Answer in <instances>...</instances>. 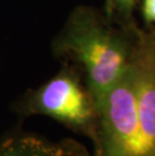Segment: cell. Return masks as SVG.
<instances>
[{
	"mask_svg": "<svg viewBox=\"0 0 155 156\" xmlns=\"http://www.w3.org/2000/svg\"><path fill=\"white\" fill-rule=\"evenodd\" d=\"M130 65L136 82L144 156H155V34L135 29Z\"/></svg>",
	"mask_w": 155,
	"mask_h": 156,
	"instance_id": "277c9868",
	"label": "cell"
},
{
	"mask_svg": "<svg viewBox=\"0 0 155 156\" xmlns=\"http://www.w3.org/2000/svg\"><path fill=\"white\" fill-rule=\"evenodd\" d=\"M136 0H115V5H117L118 9L124 14H129L133 9V6Z\"/></svg>",
	"mask_w": 155,
	"mask_h": 156,
	"instance_id": "52a82bcc",
	"label": "cell"
},
{
	"mask_svg": "<svg viewBox=\"0 0 155 156\" xmlns=\"http://www.w3.org/2000/svg\"><path fill=\"white\" fill-rule=\"evenodd\" d=\"M113 6H115V0H107V10L109 12V14L111 13Z\"/></svg>",
	"mask_w": 155,
	"mask_h": 156,
	"instance_id": "ba28073f",
	"label": "cell"
},
{
	"mask_svg": "<svg viewBox=\"0 0 155 156\" xmlns=\"http://www.w3.org/2000/svg\"><path fill=\"white\" fill-rule=\"evenodd\" d=\"M58 48L83 67L96 105L128 68L132 44L94 11L81 8L71 16Z\"/></svg>",
	"mask_w": 155,
	"mask_h": 156,
	"instance_id": "6da1fadb",
	"label": "cell"
},
{
	"mask_svg": "<svg viewBox=\"0 0 155 156\" xmlns=\"http://www.w3.org/2000/svg\"><path fill=\"white\" fill-rule=\"evenodd\" d=\"M27 109L30 113L49 116L91 139L94 136L95 102L88 89L69 73H62L35 91L29 98Z\"/></svg>",
	"mask_w": 155,
	"mask_h": 156,
	"instance_id": "3957f363",
	"label": "cell"
},
{
	"mask_svg": "<svg viewBox=\"0 0 155 156\" xmlns=\"http://www.w3.org/2000/svg\"><path fill=\"white\" fill-rule=\"evenodd\" d=\"M142 15L148 23H155V0H143Z\"/></svg>",
	"mask_w": 155,
	"mask_h": 156,
	"instance_id": "8992f818",
	"label": "cell"
},
{
	"mask_svg": "<svg viewBox=\"0 0 155 156\" xmlns=\"http://www.w3.org/2000/svg\"><path fill=\"white\" fill-rule=\"evenodd\" d=\"M97 122L90 156H144L138 119L136 82L130 62L96 104Z\"/></svg>",
	"mask_w": 155,
	"mask_h": 156,
	"instance_id": "7a4b0ae2",
	"label": "cell"
},
{
	"mask_svg": "<svg viewBox=\"0 0 155 156\" xmlns=\"http://www.w3.org/2000/svg\"><path fill=\"white\" fill-rule=\"evenodd\" d=\"M0 156H90L83 145L65 139L58 142L33 134H17L0 142Z\"/></svg>",
	"mask_w": 155,
	"mask_h": 156,
	"instance_id": "5b68a950",
	"label": "cell"
}]
</instances>
